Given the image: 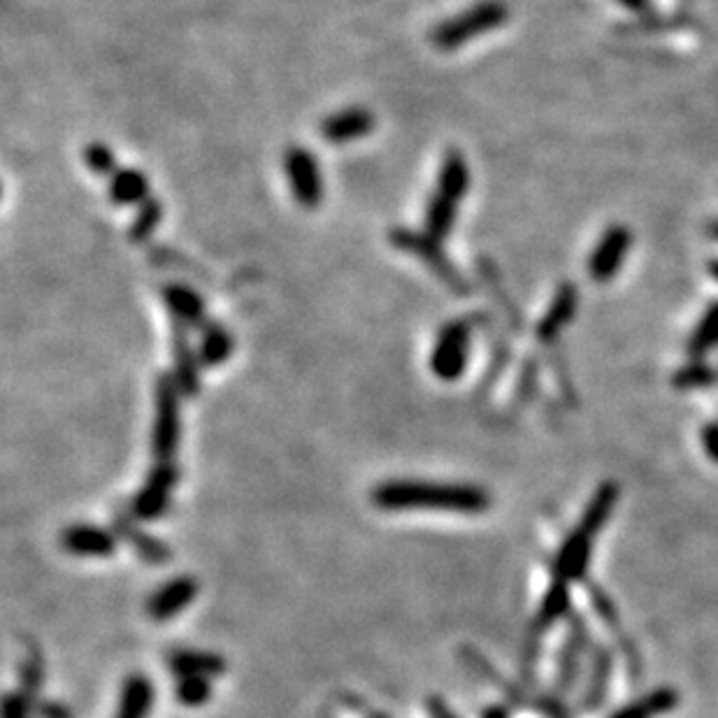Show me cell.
Instances as JSON below:
<instances>
[{"mask_svg":"<svg viewBox=\"0 0 718 718\" xmlns=\"http://www.w3.org/2000/svg\"><path fill=\"white\" fill-rule=\"evenodd\" d=\"M198 581L193 577H175L156 588L152 598L147 600V616L154 621H170L182 614L186 607L196 600Z\"/></svg>","mask_w":718,"mask_h":718,"instance_id":"cell-11","label":"cell"},{"mask_svg":"<svg viewBox=\"0 0 718 718\" xmlns=\"http://www.w3.org/2000/svg\"><path fill=\"white\" fill-rule=\"evenodd\" d=\"M449 196L456 203L468 196L470 191V165L468 159L458 152V149H449L447 154L442 156V165L440 172H437V189Z\"/></svg>","mask_w":718,"mask_h":718,"instance_id":"cell-19","label":"cell"},{"mask_svg":"<svg viewBox=\"0 0 718 718\" xmlns=\"http://www.w3.org/2000/svg\"><path fill=\"white\" fill-rule=\"evenodd\" d=\"M700 440L705 454L712 458L714 463H718V421L707 423V426L700 430Z\"/></svg>","mask_w":718,"mask_h":718,"instance_id":"cell-32","label":"cell"},{"mask_svg":"<svg viewBox=\"0 0 718 718\" xmlns=\"http://www.w3.org/2000/svg\"><path fill=\"white\" fill-rule=\"evenodd\" d=\"M84 165L89 168V172H93L96 177H107L110 179L114 172L119 170V163H117V156H114V152L110 147L105 145V142H89V145L84 147Z\"/></svg>","mask_w":718,"mask_h":718,"instance_id":"cell-28","label":"cell"},{"mask_svg":"<svg viewBox=\"0 0 718 718\" xmlns=\"http://www.w3.org/2000/svg\"><path fill=\"white\" fill-rule=\"evenodd\" d=\"M577 307H579V293L577 289H574L572 284H563L560 289L556 291L554 300H551V305L547 307V314H544L542 321L537 323V340L540 342H554L556 337L560 335V330H563L567 323H570L574 319V314H577Z\"/></svg>","mask_w":718,"mask_h":718,"instance_id":"cell-15","label":"cell"},{"mask_svg":"<svg viewBox=\"0 0 718 718\" xmlns=\"http://www.w3.org/2000/svg\"><path fill=\"white\" fill-rule=\"evenodd\" d=\"M375 128V114L365 107H344L342 112L330 114L321 121V138L330 145H347L372 133Z\"/></svg>","mask_w":718,"mask_h":718,"instance_id":"cell-12","label":"cell"},{"mask_svg":"<svg viewBox=\"0 0 718 718\" xmlns=\"http://www.w3.org/2000/svg\"><path fill=\"white\" fill-rule=\"evenodd\" d=\"M117 544V533L91 523H75L61 533V547L80 558H110L117 551Z\"/></svg>","mask_w":718,"mask_h":718,"instance_id":"cell-9","label":"cell"},{"mask_svg":"<svg viewBox=\"0 0 718 718\" xmlns=\"http://www.w3.org/2000/svg\"><path fill=\"white\" fill-rule=\"evenodd\" d=\"M714 379L716 375L709 365H705L702 361H693L691 365H684V368L674 375L672 382L679 391H693V389H705V386L712 384Z\"/></svg>","mask_w":718,"mask_h":718,"instance_id":"cell-30","label":"cell"},{"mask_svg":"<svg viewBox=\"0 0 718 718\" xmlns=\"http://www.w3.org/2000/svg\"><path fill=\"white\" fill-rule=\"evenodd\" d=\"M616 500H619V486H616L614 481H605V484L595 491L591 502L586 505L579 528L588 535H595L598 530H602V526H605L609 519V514H612V509L616 507Z\"/></svg>","mask_w":718,"mask_h":718,"instance_id":"cell-23","label":"cell"},{"mask_svg":"<svg viewBox=\"0 0 718 718\" xmlns=\"http://www.w3.org/2000/svg\"><path fill=\"white\" fill-rule=\"evenodd\" d=\"M284 172L296 203L305 210H319L323 203V175L317 156L310 149L293 145L284 154Z\"/></svg>","mask_w":718,"mask_h":718,"instance_id":"cell-6","label":"cell"},{"mask_svg":"<svg viewBox=\"0 0 718 718\" xmlns=\"http://www.w3.org/2000/svg\"><path fill=\"white\" fill-rule=\"evenodd\" d=\"M707 270H709V275H712L718 282V258H714V261L707 263Z\"/></svg>","mask_w":718,"mask_h":718,"instance_id":"cell-37","label":"cell"},{"mask_svg":"<svg viewBox=\"0 0 718 718\" xmlns=\"http://www.w3.org/2000/svg\"><path fill=\"white\" fill-rule=\"evenodd\" d=\"M35 714L40 718H73L70 709L61 702H35Z\"/></svg>","mask_w":718,"mask_h":718,"instance_id":"cell-33","label":"cell"},{"mask_svg":"<svg viewBox=\"0 0 718 718\" xmlns=\"http://www.w3.org/2000/svg\"><path fill=\"white\" fill-rule=\"evenodd\" d=\"M179 398L182 391L172 375L156 379L154 391V430H152V456L156 463H175L179 437H182V419H179Z\"/></svg>","mask_w":718,"mask_h":718,"instance_id":"cell-3","label":"cell"},{"mask_svg":"<svg viewBox=\"0 0 718 718\" xmlns=\"http://www.w3.org/2000/svg\"><path fill=\"white\" fill-rule=\"evenodd\" d=\"M114 528H117V535L124 537L128 544H133L135 554H138L145 563L149 565H163L170 560V549L165 547L163 542L156 540V537L147 535L145 530L138 528L131 519V514H117L114 516Z\"/></svg>","mask_w":718,"mask_h":718,"instance_id":"cell-17","label":"cell"},{"mask_svg":"<svg viewBox=\"0 0 718 718\" xmlns=\"http://www.w3.org/2000/svg\"><path fill=\"white\" fill-rule=\"evenodd\" d=\"M107 198L119 207L145 203L149 198V182L145 172L135 168H119L110 177V184H107Z\"/></svg>","mask_w":718,"mask_h":718,"instance_id":"cell-20","label":"cell"},{"mask_svg":"<svg viewBox=\"0 0 718 718\" xmlns=\"http://www.w3.org/2000/svg\"><path fill=\"white\" fill-rule=\"evenodd\" d=\"M616 3H621L623 7H628V10L642 12V10H646V5H649V0H616Z\"/></svg>","mask_w":718,"mask_h":718,"instance_id":"cell-35","label":"cell"},{"mask_svg":"<svg viewBox=\"0 0 718 718\" xmlns=\"http://www.w3.org/2000/svg\"><path fill=\"white\" fill-rule=\"evenodd\" d=\"M389 242L398 251H402V254H412L419 258L423 265H428V268L456 293L468 291V284H465L461 272L456 270V265L449 261L447 254H444L442 242L430 238L426 231L419 233V231H409V228H393L389 233Z\"/></svg>","mask_w":718,"mask_h":718,"instance_id":"cell-5","label":"cell"},{"mask_svg":"<svg viewBox=\"0 0 718 718\" xmlns=\"http://www.w3.org/2000/svg\"><path fill=\"white\" fill-rule=\"evenodd\" d=\"M170 672L177 674V679L182 677H221L226 672V660L219 656V653L210 651H191V649H177L172 651L168 658Z\"/></svg>","mask_w":718,"mask_h":718,"instance_id":"cell-16","label":"cell"},{"mask_svg":"<svg viewBox=\"0 0 718 718\" xmlns=\"http://www.w3.org/2000/svg\"><path fill=\"white\" fill-rule=\"evenodd\" d=\"M154 707V684L145 674H131L121 688L114 718H147Z\"/></svg>","mask_w":718,"mask_h":718,"instance_id":"cell-18","label":"cell"},{"mask_svg":"<svg viewBox=\"0 0 718 718\" xmlns=\"http://www.w3.org/2000/svg\"><path fill=\"white\" fill-rule=\"evenodd\" d=\"M233 349V335L228 333L226 326H221L217 321H212L210 326L200 333L198 356L205 368H219V365H224L228 358L233 356Z\"/></svg>","mask_w":718,"mask_h":718,"instance_id":"cell-22","label":"cell"},{"mask_svg":"<svg viewBox=\"0 0 718 718\" xmlns=\"http://www.w3.org/2000/svg\"><path fill=\"white\" fill-rule=\"evenodd\" d=\"M163 303L170 310L172 321L184 323L186 328H196L203 333V330L210 326V319H207L205 303L200 296L189 286L184 284H168L163 286Z\"/></svg>","mask_w":718,"mask_h":718,"instance_id":"cell-13","label":"cell"},{"mask_svg":"<svg viewBox=\"0 0 718 718\" xmlns=\"http://www.w3.org/2000/svg\"><path fill=\"white\" fill-rule=\"evenodd\" d=\"M458 205L461 203H456V200L444 196V193L435 191L433 196L428 198L426 214H423V231H426L430 238H435L437 242L447 240L456 226Z\"/></svg>","mask_w":718,"mask_h":718,"instance_id":"cell-21","label":"cell"},{"mask_svg":"<svg viewBox=\"0 0 718 718\" xmlns=\"http://www.w3.org/2000/svg\"><path fill=\"white\" fill-rule=\"evenodd\" d=\"M679 695L672 691V688H658L649 695H644L642 700L633 702V705L623 707L621 712H616L612 718H656L660 714L672 712L677 707Z\"/></svg>","mask_w":718,"mask_h":718,"instance_id":"cell-25","label":"cell"},{"mask_svg":"<svg viewBox=\"0 0 718 718\" xmlns=\"http://www.w3.org/2000/svg\"><path fill=\"white\" fill-rule=\"evenodd\" d=\"M509 19V7L502 0H479L468 10L456 14L430 33V40L442 52H454V49L468 45V42L481 38V35L505 26Z\"/></svg>","mask_w":718,"mask_h":718,"instance_id":"cell-2","label":"cell"},{"mask_svg":"<svg viewBox=\"0 0 718 718\" xmlns=\"http://www.w3.org/2000/svg\"><path fill=\"white\" fill-rule=\"evenodd\" d=\"M630 247H633V235H630L628 228L621 224L609 226L607 231L600 235L591 256H588V277L598 284L612 282V279L619 275L623 263H626Z\"/></svg>","mask_w":718,"mask_h":718,"instance_id":"cell-8","label":"cell"},{"mask_svg":"<svg viewBox=\"0 0 718 718\" xmlns=\"http://www.w3.org/2000/svg\"><path fill=\"white\" fill-rule=\"evenodd\" d=\"M175 695L179 705L203 707L212 698V679L207 677H182L177 681Z\"/></svg>","mask_w":718,"mask_h":718,"instance_id":"cell-29","label":"cell"},{"mask_svg":"<svg viewBox=\"0 0 718 718\" xmlns=\"http://www.w3.org/2000/svg\"><path fill=\"white\" fill-rule=\"evenodd\" d=\"M372 505L384 512H458L479 514L491 507V495L472 484L396 479L372 491Z\"/></svg>","mask_w":718,"mask_h":718,"instance_id":"cell-1","label":"cell"},{"mask_svg":"<svg viewBox=\"0 0 718 718\" xmlns=\"http://www.w3.org/2000/svg\"><path fill=\"white\" fill-rule=\"evenodd\" d=\"M189 330L184 323L172 321V365H175V382L182 391V396L191 398L200 391V356L198 351H193Z\"/></svg>","mask_w":718,"mask_h":718,"instance_id":"cell-10","label":"cell"},{"mask_svg":"<svg viewBox=\"0 0 718 718\" xmlns=\"http://www.w3.org/2000/svg\"><path fill=\"white\" fill-rule=\"evenodd\" d=\"M33 702L24 693H7L3 700V718H31Z\"/></svg>","mask_w":718,"mask_h":718,"instance_id":"cell-31","label":"cell"},{"mask_svg":"<svg viewBox=\"0 0 718 718\" xmlns=\"http://www.w3.org/2000/svg\"><path fill=\"white\" fill-rule=\"evenodd\" d=\"M718 347V300L702 312L700 321L695 323L691 340H688L686 349L688 356L693 361H702V356H707L709 351Z\"/></svg>","mask_w":718,"mask_h":718,"instance_id":"cell-24","label":"cell"},{"mask_svg":"<svg viewBox=\"0 0 718 718\" xmlns=\"http://www.w3.org/2000/svg\"><path fill=\"white\" fill-rule=\"evenodd\" d=\"M179 481V470L175 463H156L145 486L135 493L128 514L138 521H156L168 512L172 491Z\"/></svg>","mask_w":718,"mask_h":718,"instance_id":"cell-7","label":"cell"},{"mask_svg":"<svg viewBox=\"0 0 718 718\" xmlns=\"http://www.w3.org/2000/svg\"><path fill=\"white\" fill-rule=\"evenodd\" d=\"M570 612V591H567L565 581L554 579V584L549 586L547 595H544L540 614H537V628H549L554 626L556 621L563 619V616Z\"/></svg>","mask_w":718,"mask_h":718,"instance_id":"cell-26","label":"cell"},{"mask_svg":"<svg viewBox=\"0 0 718 718\" xmlns=\"http://www.w3.org/2000/svg\"><path fill=\"white\" fill-rule=\"evenodd\" d=\"M591 537L593 535H588L581 528H577L563 542V547H560L558 556H556V565H554L558 581L570 584V581L584 579L588 563H591V549H593Z\"/></svg>","mask_w":718,"mask_h":718,"instance_id":"cell-14","label":"cell"},{"mask_svg":"<svg viewBox=\"0 0 718 718\" xmlns=\"http://www.w3.org/2000/svg\"><path fill=\"white\" fill-rule=\"evenodd\" d=\"M426 709H428V714L433 718H456V714L451 712L447 702L440 700V698H430L426 702Z\"/></svg>","mask_w":718,"mask_h":718,"instance_id":"cell-34","label":"cell"},{"mask_svg":"<svg viewBox=\"0 0 718 718\" xmlns=\"http://www.w3.org/2000/svg\"><path fill=\"white\" fill-rule=\"evenodd\" d=\"M163 221V205L159 198L149 196L145 203H140L138 214H135L131 228H128V238L133 242H145L154 235L156 228L161 226Z\"/></svg>","mask_w":718,"mask_h":718,"instance_id":"cell-27","label":"cell"},{"mask_svg":"<svg viewBox=\"0 0 718 718\" xmlns=\"http://www.w3.org/2000/svg\"><path fill=\"white\" fill-rule=\"evenodd\" d=\"M470 342L472 328L468 321L454 319L444 323L433 344V354H430V370H433V375L442 379V382H456V379H461L470 361Z\"/></svg>","mask_w":718,"mask_h":718,"instance_id":"cell-4","label":"cell"},{"mask_svg":"<svg viewBox=\"0 0 718 718\" xmlns=\"http://www.w3.org/2000/svg\"><path fill=\"white\" fill-rule=\"evenodd\" d=\"M712 231H714V235H716V238H718V224L712 228Z\"/></svg>","mask_w":718,"mask_h":718,"instance_id":"cell-38","label":"cell"},{"mask_svg":"<svg viewBox=\"0 0 718 718\" xmlns=\"http://www.w3.org/2000/svg\"><path fill=\"white\" fill-rule=\"evenodd\" d=\"M481 718H509V714H507V709H502V707H488V709H484Z\"/></svg>","mask_w":718,"mask_h":718,"instance_id":"cell-36","label":"cell"}]
</instances>
